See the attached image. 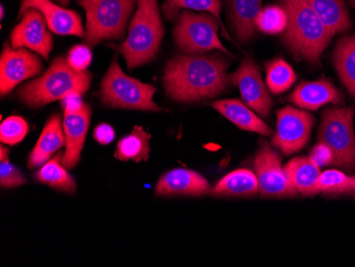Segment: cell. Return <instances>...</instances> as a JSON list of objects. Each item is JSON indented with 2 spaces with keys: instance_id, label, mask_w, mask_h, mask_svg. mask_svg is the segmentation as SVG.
I'll list each match as a JSON object with an SVG mask.
<instances>
[{
  "instance_id": "obj_16",
  "label": "cell",
  "mask_w": 355,
  "mask_h": 267,
  "mask_svg": "<svg viewBox=\"0 0 355 267\" xmlns=\"http://www.w3.org/2000/svg\"><path fill=\"white\" fill-rule=\"evenodd\" d=\"M91 107L85 103L77 113H64L63 129L67 139V150L63 155L62 164L71 169L78 164L85 145L91 121Z\"/></svg>"
},
{
  "instance_id": "obj_20",
  "label": "cell",
  "mask_w": 355,
  "mask_h": 267,
  "mask_svg": "<svg viewBox=\"0 0 355 267\" xmlns=\"http://www.w3.org/2000/svg\"><path fill=\"white\" fill-rule=\"evenodd\" d=\"M229 17L233 33L241 43L255 35V21L262 10V0H228Z\"/></svg>"
},
{
  "instance_id": "obj_37",
  "label": "cell",
  "mask_w": 355,
  "mask_h": 267,
  "mask_svg": "<svg viewBox=\"0 0 355 267\" xmlns=\"http://www.w3.org/2000/svg\"><path fill=\"white\" fill-rule=\"evenodd\" d=\"M8 153H9V149L6 146L0 147V161L6 160L8 159Z\"/></svg>"
},
{
  "instance_id": "obj_21",
  "label": "cell",
  "mask_w": 355,
  "mask_h": 267,
  "mask_svg": "<svg viewBox=\"0 0 355 267\" xmlns=\"http://www.w3.org/2000/svg\"><path fill=\"white\" fill-rule=\"evenodd\" d=\"M320 167L317 166L310 157H298L289 161L284 166L285 173L295 189L303 196L318 194V180Z\"/></svg>"
},
{
  "instance_id": "obj_8",
  "label": "cell",
  "mask_w": 355,
  "mask_h": 267,
  "mask_svg": "<svg viewBox=\"0 0 355 267\" xmlns=\"http://www.w3.org/2000/svg\"><path fill=\"white\" fill-rule=\"evenodd\" d=\"M352 107H334L322 114L319 127V142L330 147L334 155V164L351 171L355 166V132Z\"/></svg>"
},
{
  "instance_id": "obj_13",
  "label": "cell",
  "mask_w": 355,
  "mask_h": 267,
  "mask_svg": "<svg viewBox=\"0 0 355 267\" xmlns=\"http://www.w3.org/2000/svg\"><path fill=\"white\" fill-rule=\"evenodd\" d=\"M47 26L45 17L39 10H28L24 13L21 23L12 31V47L30 49L48 60L53 41Z\"/></svg>"
},
{
  "instance_id": "obj_29",
  "label": "cell",
  "mask_w": 355,
  "mask_h": 267,
  "mask_svg": "<svg viewBox=\"0 0 355 267\" xmlns=\"http://www.w3.org/2000/svg\"><path fill=\"white\" fill-rule=\"evenodd\" d=\"M287 13L282 6H268L261 10L255 21V27L265 35H277L286 30Z\"/></svg>"
},
{
  "instance_id": "obj_24",
  "label": "cell",
  "mask_w": 355,
  "mask_h": 267,
  "mask_svg": "<svg viewBox=\"0 0 355 267\" xmlns=\"http://www.w3.org/2000/svg\"><path fill=\"white\" fill-rule=\"evenodd\" d=\"M333 61L343 85L355 97V35L337 42Z\"/></svg>"
},
{
  "instance_id": "obj_3",
  "label": "cell",
  "mask_w": 355,
  "mask_h": 267,
  "mask_svg": "<svg viewBox=\"0 0 355 267\" xmlns=\"http://www.w3.org/2000/svg\"><path fill=\"white\" fill-rule=\"evenodd\" d=\"M137 10L129 27V35L121 45H110L127 61L128 69L146 64L159 51L163 35L157 0H137Z\"/></svg>"
},
{
  "instance_id": "obj_11",
  "label": "cell",
  "mask_w": 355,
  "mask_h": 267,
  "mask_svg": "<svg viewBox=\"0 0 355 267\" xmlns=\"http://www.w3.org/2000/svg\"><path fill=\"white\" fill-rule=\"evenodd\" d=\"M229 83L239 87L245 103L255 113L262 117H269L273 101L253 60L241 62L239 69L229 75Z\"/></svg>"
},
{
  "instance_id": "obj_7",
  "label": "cell",
  "mask_w": 355,
  "mask_h": 267,
  "mask_svg": "<svg viewBox=\"0 0 355 267\" xmlns=\"http://www.w3.org/2000/svg\"><path fill=\"white\" fill-rule=\"evenodd\" d=\"M173 33L178 49L183 53L199 55L216 49L234 58L219 40L218 19L211 14H196L184 10L177 17Z\"/></svg>"
},
{
  "instance_id": "obj_14",
  "label": "cell",
  "mask_w": 355,
  "mask_h": 267,
  "mask_svg": "<svg viewBox=\"0 0 355 267\" xmlns=\"http://www.w3.org/2000/svg\"><path fill=\"white\" fill-rule=\"evenodd\" d=\"M30 9H37L47 21L48 28L55 35L85 37L83 21L76 12L64 9L51 0H23L19 17Z\"/></svg>"
},
{
  "instance_id": "obj_26",
  "label": "cell",
  "mask_w": 355,
  "mask_h": 267,
  "mask_svg": "<svg viewBox=\"0 0 355 267\" xmlns=\"http://www.w3.org/2000/svg\"><path fill=\"white\" fill-rule=\"evenodd\" d=\"M63 155L58 153L55 158L46 162L37 174V180L49 185L55 190L73 194L76 191V181L62 164Z\"/></svg>"
},
{
  "instance_id": "obj_9",
  "label": "cell",
  "mask_w": 355,
  "mask_h": 267,
  "mask_svg": "<svg viewBox=\"0 0 355 267\" xmlns=\"http://www.w3.org/2000/svg\"><path fill=\"white\" fill-rule=\"evenodd\" d=\"M315 119L311 113L295 107H283L277 112V130L271 144L289 155L300 151L310 139Z\"/></svg>"
},
{
  "instance_id": "obj_32",
  "label": "cell",
  "mask_w": 355,
  "mask_h": 267,
  "mask_svg": "<svg viewBox=\"0 0 355 267\" xmlns=\"http://www.w3.org/2000/svg\"><path fill=\"white\" fill-rule=\"evenodd\" d=\"M27 182L26 177L8 159L0 161V185L3 189H13Z\"/></svg>"
},
{
  "instance_id": "obj_23",
  "label": "cell",
  "mask_w": 355,
  "mask_h": 267,
  "mask_svg": "<svg viewBox=\"0 0 355 267\" xmlns=\"http://www.w3.org/2000/svg\"><path fill=\"white\" fill-rule=\"evenodd\" d=\"M259 192L257 175L249 169H236L223 177L209 194L217 197H250Z\"/></svg>"
},
{
  "instance_id": "obj_17",
  "label": "cell",
  "mask_w": 355,
  "mask_h": 267,
  "mask_svg": "<svg viewBox=\"0 0 355 267\" xmlns=\"http://www.w3.org/2000/svg\"><path fill=\"white\" fill-rule=\"evenodd\" d=\"M287 101L301 109L316 111L328 103L340 105L344 96L330 80L320 79L312 83H301L287 97Z\"/></svg>"
},
{
  "instance_id": "obj_41",
  "label": "cell",
  "mask_w": 355,
  "mask_h": 267,
  "mask_svg": "<svg viewBox=\"0 0 355 267\" xmlns=\"http://www.w3.org/2000/svg\"><path fill=\"white\" fill-rule=\"evenodd\" d=\"M1 19H3V8L1 7Z\"/></svg>"
},
{
  "instance_id": "obj_1",
  "label": "cell",
  "mask_w": 355,
  "mask_h": 267,
  "mask_svg": "<svg viewBox=\"0 0 355 267\" xmlns=\"http://www.w3.org/2000/svg\"><path fill=\"white\" fill-rule=\"evenodd\" d=\"M229 65V60L217 55H177L165 67L167 95L181 103L214 98L230 85Z\"/></svg>"
},
{
  "instance_id": "obj_12",
  "label": "cell",
  "mask_w": 355,
  "mask_h": 267,
  "mask_svg": "<svg viewBox=\"0 0 355 267\" xmlns=\"http://www.w3.org/2000/svg\"><path fill=\"white\" fill-rule=\"evenodd\" d=\"M43 71L41 60L26 49H13L5 44L0 58V92L9 94L16 85Z\"/></svg>"
},
{
  "instance_id": "obj_15",
  "label": "cell",
  "mask_w": 355,
  "mask_h": 267,
  "mask_svg": "<svg viewBox=\"0 0 355 267\" xmlns=\"http://www.w3.org/2000/svg\"><path fill=\"white\" fill-rule=\"evenodd\" d=\"M211 187L197 171L175 169L159 178L155 187L157 196H202L209 194Z\"/></svg>"
},
{
  "instance_id": "obj_31",
  "label": "cell",
  "mask_w": 355,
  "mask_h": 267,
  "mask_svg": "<svg viewBox=\"0 0 355 267\" xmlns=\"http://www.w3.org/2000/svg\"><path fill=\"white\" fill-rule=\"evenodd\" d=\"M28 129L27 121L23 117H8L0 126V139L3 144H19L27 135Z\"/></svg>"
},
{
  "instance_id": "obj_18",
  "label": "cell",
  "mask_w": 355,
  "mask_h": 267,
  "mask_svg": "<svg viewBox=\"0 0 355 267\" xmlns=\"http://www.w3.org/2000/svg\"><path fill=\"white\" fill-rule=\"evenodd\" d=\"M211 105L241 130L259 133L265 137H269L272 133L270 127L241 101L223 99L214 101Z\"/></svg>"
},
{
  "instance_id": "obj_4",
  "label": "cell",
  "mask_w": 355,
  "mask_h": 267,
  "mask_svg": "<svg viewBox=\"0 0 355 267\" xmlns=\"http://www.w3.org/2000/svg\"><path fill=\"white\" fill-rule=\"evenodd\" d=\"M91 79L89 71H76L67 59L59 57L43 76L21 87L17 95L28 107H43L65 98L69 94H85L89 89Z\"/></svg>"
},
{
  "instance_id": "obj_36",
  "label": "cell",
  "mask_w": 355,
  "mask_h": 267,
  "mask_svg": "<svg viewBox=\"0 0 355 267\" xmlns=\"http://www.w3.org/2000/svg\"><path fill=\"white\" fill-rule=\"evenodd\" d=\"M62 105H63L64 113H77L83 109L85 103L81 98V94L73 93L62 99Z\"/></svg>"
},
{
  "instance_id": "obj_6",
  "label": "cell",
  "mask_w": 355,
  "mask_h": 267,
  "mask_svg": "<svg viewBox=\"0 0 355 267\" xmlns=\"http://www.w3.org/2000/svg\"><path fill=\"white\" fill-rule=\"evenodd\" d=\"M155 87L123 73L116 59L113 60L101 83V101L105 105L121 109L162 111L153 101Z\"/></svg>"
},
{
  "instance_id": "obj_10",
  "label": "cell",
  "mask_w": 355,
  "mask_h": 267,
  "mask_svg": "<svg viewBox=\"0 0 355 267\" xmlns=\"http://www.w3.org/2000/svg\"><path fill=\"white\" fill-rule=\"evenodd\" d=\"M254 173L259 181V192L263 197H294L298 191L289 181L282 158L270 145L263 143L254 158Z\"/></svg>"
},
{
  "instance_id": "obj_35",
  "label": "cell",
  "mask_w": 355,
  "mask_h": 267,
  "mask_svg": "<svg viewBox=\"0 0 355 267\" xmlns=\"http://www.w3.org/2000/svg\"><path fill=\"white\" fill-rule=\"evenodd\" d=\"M94 139L101 145L111 144L115 139L114 129L107 123H101L94 130Z\"/></svg>"
},
{
  "instance_id": "obj_30",
  "label": "cell",
  "mask_w": 355,
  "mask_h": 267,
  "mask_svg": "<svg viewBox=\"0 0 355 267\" xmlns=\"http://www.w3.org/2000/svg\"><path fill=\"white\" fill-rule=\"evenodd\" d=\"M318 189L326 195L349 194L352 189V177L337 169H328L320 173Z\"/></svg>"
},
{
  "instance_id": "obj_28",
  "label": "cell",
  "mask_w": 355,
  "mask_h": 267,
  "mask_svg": "<svg viewBox=\"0 0 355 267\" xmlns=\"http://www.w3.org/2000/svg\"><path fill=\"white\" fill-rule=\"evenodd\" d=\"M267 87L275 95L284 93L291 89L297 76L291 65L283 59H275L265 65Z\"/></svg>"
},
{
  "instance_id": "obj_5",
  "label": "cell",
  "mask_w": 355,
  "mask_h": 267,
  "mask_svg": "<svg viewBox=\"0 0 355 267\" xmlns=\"http://www.w3.org/2000/svg\"><path fill=\"white\" fill-rule=\"evenodd\" d=\"M87 12L85 44L95 46L105 40H121L137 0H78Z\"/></svg>"
},
{
  "instance_id": "obj_40",
  "label": "cell",
  "mask_w": 355,
  "mask_h": 267,
  "mask_svg": "<svg viewBox=\"0 0 355 267\" xmlns=\"http://www.w3.org/2000/svg\"><path fill=\"white\" fill-rule=\"evenodd\" d=\"M351 7L355 8V0H349Z\"/></svg>"
},
{
  "instance_id": "obj_39",
  "label": "cell",
  "mask_w": 355,
  "mask_h": 267,
  "mask_svg": "<svg viewBox=\"0 0 355 267\" xmlns=\"http://www.w3.org/2000/svg\"><path fill=\"white\" fill-rule=\"evenodd\" d=\"M57 1L58 3H61V5L67 6L69 5V1H71V0H57Z\"/></svg>"
},
{
  "instance_id": "obj_38",
  "label": "cell",
  "mask_w": 355,
  "mask_h": 267,
  "mask_svg": "<svg viewBox=\"0 0 355 267\" xmlns=\"http://www.w3.org/2000/svg\"><path fill=\"white\" fill-rule=\"evenodd\" d=\"M349 194L355 195V176L352 177V189H351V192Z\"/></svg>"
},
{
  "instance_id": "obj_19",
  "label": "cell",
  "mask_w": 355,
  "mask_h": 267,
  "mask_svg": "<svg viewBox=\"0 0 355 267\" xmlns=\"http://www.w3.org/2000/svg\"><path fill=\"white\" fill-rule=\"evenodd\" d=\"M63 130L59 115H53L49 119L40 135L37 145L30 153L28 161L29 169L43 166L58 150L67 144Z\"/></svg>"
},
{
  "instance_id": "obj_33",
  "label": "cell",
  "mask_w": 355,
  "mask_h": 267,
  "mask_svg": "<svg viewBox=\"0 0 355 267\" xmlns=\"http://www.w3.org/2000/svg\"><path fill=\"white\" fill-rule=\"evenodd\" d=\"M67 59L76 71H85L91 64L93 55L87 45H77L69 51Z\"/></svg>"
},
{
  "instance_id": "obj_25",
  "label": "cell",
  "mask_w": 355,
  "mask_h": 267,
  "mask_svg": "<svg viewBox=\"0 0 355 267\" xmlns=\"http://www.w3.org/2000/svg\"><path fill=\"white\" fill-rule=\"evenodd\" d=\"M151 135L143 127H135L130 135L119 139L115 158L121 161H147L150 155Z\"/></svg>"
},
{
  "instance_id": "obj_27",
  "label": "cell",
  "mask_w": 355,
  "mask_h": 267,
  "mask_svg": "<svg viewBox=\"0 0 355 267\" xmlns=\"http://www.w3.org/2000/svg\"><path fill=\"white\" fill-rule=\"evenodd\" d=\"M181 10H196L213 14V17H216L220 23L225 37L230 39L225 33L221 23V0H166L163 5V12L168 21L177 19Z\"/></svg>"
},
{
  "instance_id": "obj_2",
  "label": "cell",
  "mask_w": 355,
  "mask_h": 267,
  "mask_svg": "<svg viewBox=\"0 0 355 267\" xmlns=\"http://www.w3.org/2000/svg\"><path fill=\"white\" fill-rule=\"evenodd\" d=\"M287 13L283 42L296 57L318 65L332 37L306 0H280Z\"/></svg>"
},
{
  "instance_id": "obj_34",
  "label": "cell",
  "mask_w": 355,
  "mask_h": 267,
  "mask_svg": "<svg viewBox=\"0 0 355 267\" xmlns=\"http://www.w3.org/2000/svg\"><path fill=\"white\" fill-rule=\"evenodd\" d=\"M310 159L319 167L334 164V155H333L330 147L327 146L324 143L319 142L318 144L311 150Z\"/></svg>"
},
{
  "instance_id": "obj_22",
  "label": "cell",
  "mask_w": 355,
  "mask_h": 267,
  "mask_svg": "<svg viewBox=\"0 0 355 267\" xmlns=\"http://www.w3.org/2000/svg\"><path fill=\"white\" fill-rule=\"evenodd\" d=\"M306 3L326 26L331 37L346 33L352 27L344 0H306Z\"/></svg>"
}]
</instances>
